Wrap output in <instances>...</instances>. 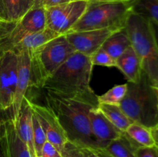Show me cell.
I'll list each match as a JSON object with an SVG mask.
<instances>
[{"mask_svg": "<svg viewBox=\"0 0 158 157\" xmlns=\"http://www.w3.org/2000/svg\"><path fill=\"white\" fill-rule=\"evenodd\" d=\"M88 116L97 149H104L111 142L123 134V132L114 126L97 107L91 108Z\"/></svg>", "mask_w": 158, "mask_h": 157, "instance_id": "cell-13", "label": "cell"}, {"mask_svg": "<svg viewBox=\"0 0 158 157\" xmlns=\"http://www.w3.org/2000/svg\"><path fill=\"white\" fill-rule=\"evenodd\" d=\"M30 100L25 96L22 103L19 112L15 119V127L19 136L26 144L32 157H36L33 144L32 135V109L31 107Z\"/></svg>", "mask_w": 158, "mask_h": 157, "instance_id": "cell-14", "label": "cell"}, {"mask_svg": "<svg viewBox=\"0 0 158 157\" xmlns=\"http://www.w3.org/2000/svg\"><path fill=\"white\" fill-rule=\"evenodd\" d=\"M70 2H75V1H85V0H69ZM86 1H89V0H86Z\"/></svg>", "mask_w": 158, "mask_h": 157, "instance_id": "cell-42", "label": "cell"}, {"mask_svg": "<svg viewBox=\"0 0 158 157\" xmlns=\"http://www.w3.org/2000/svg\"><path fill=\"white\" fill-rule=\"evenodd\" d=\"M131 46L140 59L141 69L152 86L158 88V51L150 21L131 12L125 25Z\"/></svg>", "mask_w": 158, "mask_h": 157, "instance_id": "cell-4", "label": "cell"}, {"mask_svg": "<svg viewBox=\"0 0 158 157\" xmlns=\"http://www.w3.org/2000/svg\"><path fill=\"white\" fill-rule=\"evenodd\" d=\"M150 130H151V135H152L153 139H154L155 146H157L158 147V123L154 126V127L151 128Z\"/></svg>", "mask_w": 158, "mask_h": 157, "instance_id": "cell-33", "label": "cell"}, {"mask_svg": "<svg viewBox=\"0 0 158 157\" xmlns=\"http://www.w3.org/2000/svg\"><path fill=\"white\" fill-rule=\"evenodd\" d=\"M4 20H2V19H0V27H1L2 26V23L4 22Z\"/></svg>", "mask_w": 158, "mask_h": 157, "instance_id": "cell-40", "label": "cell"}, {"mask_svg": "<svg viewBox=\"0 0 158 157\" xmlns=\"http://www.w3.org/2000/svg\"><path fill=\"white\" fill-rule=\"evenodd\" d=\"M137 146L124 132L119 138L111 142L103 150L113 157H137Z\"/></svg>", "mask_w": 158, "mask_h": 157, "instance_id": "cell-19", "label": "cell"}, {"mask_svg": "<svg viewBox=\"0 0 158 157\" xmlns=\"http://www.w3.org/2000/svg\"><path fill=\"white\" fill-rule=\"evenodd\" d=\"M97 108L114 126L122 132H125L133 122L123 112L119 105L99 103Z\"/></svg>", "mask_w": 158, "mask_h": 157, "instance_id": "cell-20", "label": "cell"}, {"mask_svg": "<svg viewBox=\"0 0 158 157\" xmlns=\"http://www.w3.org/2000/svg\"><path fill=\"white\" fill-rule=\"evenodd\" d=\"M127 89V83L123 85H117L109 89L106 92L101 95H98V103L110 105H120V102L125 96Z\"/></svg>", "mask_w": 158, "mask_h": 157, "instance_id": "cell-24", "label": "cell"}, {"mask_svg": "<svg viewBox=\"0 0 158 157\" xmlns=\"http://www.w3.org/2000/svg\"><path fill=\"white\" fill-rule=\"evenodd\" d=\"M116 67L123 72L130 83H137L143 72L139 57L131 46L117 58Z\"/></svg>", "mask_w": 158, "mask_h": 157, "instance_id": "cell-16", "label": "cell"}, {"mask_svg": "<svg viewBox=\"0 0 158 157\" xmlns=\"http://www.w3.org/2000/svg\"><path fill=\"white\" fill-rule=\"evenodd\" d=\"M60 35H59L58 33L52 31L49 28L46 27L43 30H40L25 37L22 41L13 46L12 49L14 50L24 49V50L31 52Z\"/></svg>", "mask_w": 158, "mask_h": 157, "instance_id": "cell-18", "label": "cell"}, {"mask_svg": "<svg viewBox=\"0 0 158 157\" xmlns=\"http://www.w3.org/2000/svg\"><path fill=\"white\" fill-rule=\"evenodd\" d=\"M69 2L70 1L69 0H42L41 6L45 9H47L49 8L60 6V5Z\"/></svg>", "mask_w": 158, "mask_h": 157, "instance_id": "cell-30", "label": "cell"}, {"mask_svg": "<svg viewBox=\"0 0 158 157\" xmlns=\"http://www.w3.org/2000/svg\"><path fill=\"white\" fill-rule=\"evenodd\" d=\"M132 12L129 1H89L84 13L70 32L125 28L128 15Z\"/></svg>", "mask_w": 158, "mask_h": 157, "instance_id": "cell-6", "label": "cell"}, {"mask_svg": "<svg viewBox=\"0 0 158 157\" xmlns=\"http://www.w3.org/2000/svg\"><path fill=\"white\" fill-rule=\"evenodd\" d=\"M17 53V82L14 102L11 109L12 118L15 119L22 103L31 86V58L29 51L15 50Z\"/></svg>", "mask_w": 158, "mask_h": 157, "instance_id": "cell-12", "label": "cell"}, {"mask_svg": "<svg viewBox=\"0 0 158 157\" xmlns=\"http://www.w3.org/2000/svg\"><path fill=\"white\" fill-rule=\"evenodd\" d=\"M40 157H63L61 153L57 150L56 148L51 144L49 142L46 141L44 143L42 149Z\"/></svg>", "mask_w": 158, "mask_h": 157, "instance_id": "cell-29", "label": "cell"}, {"mask_svg": "<svg viewBox=\"0 0 158 157\" xmlns=\"http://www.w3.org/2000/svg\"><path fill=\"white\" fill-rule=\"evenodd\" d=\"M46 104L54 112L68 141L82 148L97 149L89 124V109L94 106L74 100L60 98L45 91Z\"/></svg>", "mask_w": 158, "mask_h": 157, "instance_id": "cell-2", "label": "cell"}, {"mask_svg": "<svg viewBox=\"0 0 158 157\" xmlns=\"http://www.w3.org/2000/svg\"><path fill=\"white\" fill-rule=\"evenodd\" d=\"M117 30L111 29L69 32L66 37L76 52L91 56L102 47L106 38Z\"/></svg>", "mask_w": 158, "mask_h": 157, "instance_id": "cell-10", "label": "cell"}, {"mask_svg": "<svg viewBox=\"0 0 158 157\" xmlns=\"http://www.w3.org/2000/svg\"><path fill=\"white\" fill-rule=\"evenodd\" d=\"M32 123L34 149H35V155H36V157H40L43 145H44V143L47 141V139H46V134H45L44 131H43L40 122H39L38 119L35 116V115L34 114L33 112H32Z\"/></svg>", "mask_w": 158, "mask_h": 157, "instance_id": "cell-25", "label": "cell"}, {"mask_svg": "<svg viewBox=\"0 0 158 157\" xmlns=\"http://www.w3.org/2000/svg\"><path fill=\"white\" fill-rule=\"evenodd\" d=\"M131 46V40L126 29L123 28L111 34L104 42L102 48L114 60H117V58Z\"/></svg>", "mask_w": 158, "mask_h": 157, "instance_id": "cell-17", "label": "cell"}, {"mask_svg": "<svg viewBox=\"0 0 158 157\" xmlns=\"http://www.w3.org/2000/svg\"><path fill=\"white\" fill-rule=\"evenodd\" d=\"M89 58L93 66L116 67V60H114L102 47L89 56Z\"/></svg>", "mask_w": 158, "mask_h": 157, "instance_id": "cell-26", "label": "cell"}, {"mask_svg": "<svg viewBox=\"0 0 158 157\" xmlns=\"http://www.w3.org/2000/svg\"><path fill=\"white\" fill-rule=\"evenodd\" d=\"M8 157H32L26 143L20 139L15 127V120L7 119L3 124Z\"/></svg>", "mask_w": 158, "mask_h": 157, "instance_id": "cell-15", "label": "cell"}, {"mask_svg": "<svg viewBox=\"0 0 158 157\" xmlns=\"http://www.w3.org/2000/svg\"><path fill=\"white\" fill-rule=\"evenodd\" d=\"M89 1H96V2H113V1H129V0H89Z\"/></svg>", "mask_w": 158, "mask_h": 157, "instance_id": "cell-38", "label": "cell"}, {"mask_svg": "<svg viewBox=\"0 0 158 157\" xmlns=\"http://www.w3.org/2000/svg\"><path fill=\"white\" fill-rule=\"evenodd\" d=\"M4 124V123H3ZM0 157H8L7 147H6V139L4 136V130L2 127V132L0 135Z\"/></svg>", "mask_w": 158, "mask_h": 157, "instance_id": "cell-31", "label": "cell"}, {"mask_svg": "<svg viewBox=\"0 0 158 157\" xmlns=\"http://www.w3.org/2000/svg\"><path fill=\"white\" fill-rule=\"evenodd\" d=\"M0 19L7 21V18H6V6H5V0H0Z\"/></svg>", "mask_w": 158, "mask_h": 157, "instance_id": "cell-34", "label": "cell"}, {"mask_svg": "<svg viewBox=\"0 0 158 157\" xmlns=\"http://www.w3.org/2000/svg\"><path fill=\"white\" fill-rule=\"evenodd\" d=\"M137 157H158V147L153 146H140L136 149Z\"/></svg>", "mask_w": 158, "mask_h": 157, "instance_id": "cell-28", "label": "cell"}, {"mask_svg": "<svg viewBox=\"0 0 158 157\" xmlns=\"http://www.w3.org/2000/svg\"><path fill=\"white\" fill-rule=\"evenodd\" d=\"M32 112L38 119L48 142L61 152L68 141L66 135L54 112L48 106H40L30 102Z\"/></svg>", "mask_w": 158, "mask_h": 157, "instance_id": "cell-11", "label": "cell"}, {"mask_svg": "<svg viewBox=\"0 0 158 157\" xmlns=\"http://www.w3.org/2000/svg\"><path fill=\"white\" fill-rule=\"evenodd\" d=\"M5 51H6V49H5V47H4V46L2 45V43L0 42V58H1V56L2 55L3 52H4Z\"/></svg>", "mask_w": 158, "mask_h": 157, "instance_id": "cell-37", "label": "cell"}, {"mask_svg": "<svg viewBox=\"0 0 158 157\" xmlns=\"http://www.w3.org/2000/svg\"><path fill=\"white\" fill-rule=\"evenodd\" d=\"M46 27V9L43 6H34L19 21L14 23L10 32L2 43L6 50L10 49L25 37L43 30Z\"/></svg>", "mask_w": 158, "mask_h": 157, "instance_id": "cell-9", "label": "cell"}, {"mask_svg": "<svg viewBox=\"0 0 158 157\" xmlns=\"http://www.w3.org/2000/svg\"><path fill=\"white\" fill-rule=\"evenodd\" d=\"M29 52L31 58V86L41 89L44 82L76 51L61 35Z\"/></svg>", "mask_w": 158, "mask_h": 157, "instance_id": "cell-5", "label": "cell"}, {"mask_svg": "<svg viewBox=\"0 0 158 157\" xmlns=\"http://www.w3.org/2000/svg\"><path fill=\"white\" fill-rule=\"evenodd\" d=\"M89 56L76 52L43 83L41 89L60 98L98 106V95L90 87L93 70Z\"/></svg>", "mask_w": 158, "mask_h": 157, "instance_id": "cell-1", "label": "cell"}, {"mask_svg": "<svg viewBox=\"0 0 158 157\" xmlns=\"http://www.w3.org/2000/svg\"><path fill=\"white\" fill-rule=\"evenodd\" d=\"M35 4V6H41V1L42 0H32Z\"/></svg>", "mask_w": 158, "mask_h": 157, "instance_id": "cell-39", "label": "cell"}, {"mask_svg": "<svg viewBox=\"0 0 158 157\" xmlns=\"http://www.w3.org/2000/svg\"><path fill=\"white\" fill-rule=\"evenodd\" d=\"M100 157H113L103 149H94Z\"/></svg>", "mask_w": 158, "mask_h": 157, "instance_id": "cell-36", "label": "cell"}, {"mask_svg": "<svg viewBox=\"0 0 158 157\" xmlns=\"http://www.w3.org/2000/svg\"><path fill=\"white\" fill-rule=\"evenodd\" d=\"M125 133L138 146H153L155 145L149 128L137 123H133Z\"/></svg>", "mask_w": 158, "mask_h": 157, "instance_id": "cell-23", "label": "cell"}, {"mask_svg": "<svg viewBox=\"0 0 158 157\" xmlns=\"http://www.w3.org/2000/svg\"><path fill=\"white\" fill-rule=\"evenodd\" d=\"M89 1L69 2L46 9V27L59 35L69 32L84 13Z\"/></svg>", "mask_w": 158, "mask_h": 157, "instance_id": "cell-8", "label": "cell"}, {"mask_svg": "<svg viewBox=\"0 0 158 157\" xmlns=\"http://www.w3.org/2000/svg\"><path fill=\"white\" fill-rule=\"evenodd\" d=\"M85 151H86V157H100L94 149L85 148Z\"/></svg>", "mask_w": 158, "mask_h": 157, "instance_id": "cell-35", "label": "cell"}, {"mask_svg": "<svg viewBox=\"0 0 158 157\" xmlns=\"http://www.w3.org/2000/svg\"><path fill=\"white\" fill-rule=\"evenodd\" d=\"M150 24H151V31H152L153 35H154V41H155L156 46H157V51H158V23L155 22L150 21Z\"/></svg>", "mask_w": 158, "mask_h": 157, "instance_id": "cell-32", "label": "cell"}, {"mask_svg": "<svg viewBox=\"0 0 158 157\" xmlns=\"http://www.w3.org/2000/svg\"><path fill=\"white\" fill-rule=\"evenodd\" d=\"M60 153L63 157H86L85 148L80 147L69 141L65 143Z\"/></svg>", "mask_w": 158, "mask_h": 157, "instance_id": "cell-27", "label": "cell"}, {"mask_svg": "<svg viewBox=\"0 0 158 157\" xmlns=\"http://www.w3.org/2000/svg\"><path fill=\"white\" fill-rule=\"evenodd\" d=\"M133 12L158 23V0H129Z\"/></svg>", "mask_w": 158, "mask_h": 157, "instance_id": "cell-21", "label": "cell"}, {"mask_svg": "<svg viewBox=\"0 0 158 157\" xmlns=\"http://www.w3.org/2000/svg\"><path fill=\"white\" fill-rule=\"evenodd\" d=\"M153 87H154V86H153ZM154 89H155L156 93H157V96H158V88H155V87H154Z\"/></svg>", "mask_w": 158, "mask_h": 157, "instance_id": "cell-41", "label": "cell"}, {"mask_svg": "<svg viewBox=\"0 0 158 157\" xmlns=\"http://www.w3.org/2000/svg\"><path fill=\"white\" fill-rule=\"evenodd\" d=\"M17 82V53L7 49L0 58V115L9 118Z\"/></svg>", "mask_w": 158, "mask_h": 157, "instance_id": "cell-7", "label": "cell"}, {"mask_svg": "<svg viewBox=\"0 0 158 157\" xmlns=\"http://www.w3.org/2000/svg\"><path fill=\"white\" fill-rule=\"evenodd\" d=\"M127 89L120 107L133 123L151 128L158 123V96L148 75L142 72L137 83H127Z\"/></svg>", "mask_w": 158, "mask_h": 157, "instance_id": "cell-3", "label": "cell"}, {"mask_svg": "<svg viewBox=\"0 0 158 157\" xmlns=\"http://www.w3.org/2000/svg\"><path fill=\"white\" fill-rule=\"evenodd\" d=\"M8 22H17L35 6L32 0H5Z\"/></svg>", "mask_w": 158, "mask_h": 157, "instance_id": "cell-22", "label": "cell"}]
</instances>
